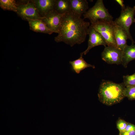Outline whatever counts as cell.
<instances>
[{
  "instance_id": "cell-22",
  "label": "cell",
  "mask_w": 135,
  "mask_h": 135,
  "mask_svg": "<svg viewBox=\"0 0 135 135\" xmlns=\"http://www.w3.org/2000/svg\"><path fill=\"white\" fill-rule=\"evenodd\" d=\"M120 135H135V130L124 131L120 132Z\"/></svg>"
},
{
  "instance_id": "cell-1",
  "label": "cell",
  "mask_w": 135,
  "mask_h": 135,
  "mask_svg": "<svg viewBox=\"0 0 135 135\" xmlns=\"http://www.w3.org/2000/svg\"><path fill=\"white\" fill-rule=\"evenodd\" d=\"M81 16L71 11L63 14L58 35L54 38L55 41L63 42L71 47L84 42L90 25Z\"/></svg>"
},
{
  "instance_id": "cell-16",
  "label": "cell",
  "mask_w": 135,
  "mask_h": 135,
  "mask_svg": "<svg viewBox=\"0 0 135 135\" xmlns=\"http://www.w3.org/2000/svg\"><path fill=\"white\" fill-rule=\"evenodd\" d=\"M54 10L59 14H64L71 11L70 0H56Z\"/></svg>"
},
{
  "instance_id": "cell-2",
  "label": "cell",
  "mask_w": 135,
  "mask_h": 135,
  "mask_svg": "<svg viewBox=\"0 0 135 135\" xmlns=\"http://www.w3.org/2000/svg\"><path fill=\"white\" fill-rule=\"evenodd\" d=\"M125 87L123 82L117 84L103 80L98 94L99 100L103 104L108 106L120 102L125 97L124 90Z\"/></svg>"
},
{
  "instance_id": "cell-21",
  "label": "cell",
  "mask_w": 135,
  "mask_h": 135,
  "mask_svg": "<svg viewBox=\"0 0 135 135\" xmlns=\"http://www.w3.org/2000/svg\"><path fill=\"white\" fill-rule=\"evenodd\" d=\"M133 130H135V125L128 122L124 132L129 131Z\"/></svg>"
},
{
  "instance_id": "cell-9",
  "label": "cell",
  "mask_w": 135,
  "mask_h": 135,
  "mask_svg": "<svg viewBox=\"0 0 135 135\" xmlns=\"http://www.w3.org/2000/svg\"><path fill=\"white\" fill-rule=\"evenodd\" d=\"M88 34L89 36L88 46L86 50L82 52L84 55H86L91 48L95 46L103 45L105 47L107 45L104 39L91 25L88 28Z\"/></svg>"
},
{
  "instance_id": "cell-3",
  "label": "cell",
  "mask_w": 135,
  "mask_h": 135,
  "mask_svg": "<svg viewBox=\"0 0 135 135\" xmlns=\"http://www.w3.org/2000/svg\"><path fill=\"white\" fill-rule=\"evenodd\" d=\"M84 19L88 18L91 24L100 21H113V17L105 7L102 0H98L94 6L83 14Z\"/></svg>"
},
{
  "instance_id": "cell-17",
  "label": "cell",
  "mask_w": 135,
  "mask_h": 135,
  "mask_svg": "<svg viewBox=\"0 0 135 135\" xmlns=\"http://www.w3.org/2000/svg\"><path fill=\"white\" fill-rule=\"evenodd\" d=\"M17 3L14 0H0V6L4 10L17 12Z\"/></svg>"
},
{
  "instance_id": "cell-18",
  "label": "cell",
  "mask_w": 135,
  "mask_h": 135,
  "mask_svg": "<svg viewBox=\"0 0 135 135\" xmlns=\"http://www.w3.org/2000/svg\"><path fill=\"white\" fill-rule=\"evenodd\" d=\"M124 94L125 97L129 100H135V86L125 87Z\"/></svg>"
},
{
  "instance_id": "cell-4",
  "label": "cell",
  "mask_w": 135,
  "mask_h": 135,
  "mask_svg": "<svg viewBox=\"0 0 135 135\" xmlns=\"http://www.w3.org/2000/svg\"><path fill=\"white\" fill-rule=\"evenodd\" d=\"M135 6L132 7L128 6L124 10H121L120 16L114 21L115 24L125 31L128 39L130 40L133 44L135 42L130 34V28L131 25L135 22Z\"/></svg>"
},
{
  "instance_id": "cell-5",
  "label": "cell",
  "mask_w": 135,
  "mask_h": 135,
  "mask_svg": "<svg viewBox=\"0 0 135 135\" xmlns=\"http://www.w3.org/2000/svg\"><path fill=\"white\" fill-rule=\"evenodd\" d=\"M114 21L108 22L100 21L91 25L104 39L108 46L116 47L114 39Z\"/></svg>"
},
{
  "instance_id": "cell-12",
  "label": "cell",
  "mask_w": 135,
  "mask_h": 135,
  "mask_svg": "<svg viewBox=\"0 0 135 135\" xmlns=\"http://www.w3.org/2000/svg\"><path fill=\"white\" fill-rule=\"evenodd\" d=\"M26 20L28 22L30 29L34 32L49 34L53 33L40 20H33L26 18Z\"/></svg>"
},
{
  "instance_id": "cell-8",
  "label": "cell",
  "mask_w": 135,
  "mask_h": 135,
  "mask_svg": "<svg viewBox=\"0 0 135 135\" xmlns=\"http://www.w3.org/2000/svg\"><path fill=\"white\" fill-rule=\"evenodd\" d=\"M63 14H58L53 10L44 16L41 17L42 20L47 27L53 32L58 33Z\"/></svg>"
},
{
  "instance_id": "cell-6",
  "label": "cell",
  "mask_w": 135,
  "mask_h": 135,
  "mask_svg": "<svg viewBox=\"0 0 135 135\" xmlns=\"http://www.w3.org/2000/svg\"><path fill=\"white\" fill-rule=\"evenodd\" d=\"M17 3L16 13L20 16L25 20L26 18L40 20L41 17L32 0Z\"/></svg>"
},
{
  "instance_id": "cell-15",
  "label": "cell",
  "mask_w": 135,
  "mask_h": 135,
  "mask_svg": "<svg viewBox=\"0 0 135 135\" xmlns=\"http://www.w3.org/2000/svg\"><path fill=\"white\" fill-rule=\"evenodd\" d=\"M83 54L82 52L81 53L80 58L75 60L69 62L72 66V70L76 74H79L82 70L88 68H95L94 65L88 63L84 60L82 57Z\"/></svg>"
},
{
  "instance_id": "cell-19",
  "label": "cell",
  "mask_w": 135,
  "mask_h": 135,
  "mask_svg": "<svg viewBox=\"0 0 135 135\" xmlns=\"http://www.w3.org/2000/svg\"><path fill=\"white\" fill-rule=\"evenodd\" d=\"M123 82L126 87L135 86V72L130 75L123 76Z\"/></svg>"
},
{
  "instance_id": "cell-7",
  "label": "cell",
  "mask_w": 135,
  "mask_h": 135,
  "mask_svg": "<svg viewBox=\"0 0 135 135\" xmlns=\"http://www.w3.org/2000/svg\"><path fill=\"white\" fill-rule=\"evenodd\" d=\"M101 57L108 64H120L122 62V51L116 47L106 46L102 53Z\"/></svg>"
},
{
  "instance_id": "cell-23",
  "label": "cell",
  "mask_w": 135,
  "mask_h": 135,
  "mask_svg": "<svg viewBox=\"0 0 135 135\" xmlns=\"http://www.w3.org/2000/svg\"><path fill=\"white\" fill-rule=\"evenodd\" d=\"M115 1L117 2L121 6L122 10H124L126 8L125 5L124 4V0H116Z\"/></svg>"
},
{
  "instance_id": "cell-20",
  "label": "cell",
  "mask_w": 135,
  "mask_h": 135,
  "mask_svg": "<svg viewBox=\"0 0 135 135\" xmlns=\"http://www.w3.org/2000/svg\"><path fill=\"white\" fill-rule=\"evenodd\" d=\"M128 123L122 119L120 118L118 120L116 123V126L120 132L124 131Z\"/></svg>"
},
{
  "instance_id": "cell-13",
  "label": "cell",
  "mask_w": 135,
  "mask_h": 135,
  "mask_svg": "<svg viewBox=\"0 0 135 135\" xmlns=\"http://www.w3.org/2000/svg\"><path fill=\"white\" fill-rule=\"evenodd\" d=\"M71 11L82 15L84 14L89 8L86 0H70Z\"/></svg>"
},
{
  "instance_id": "cell-10",
  "label": "cell",
  "mask_w": 135,
  "mask_h": 135,
  "mask_svg": "<svg viewBox=\"0 0 135 135\" xmlns=\"http://www.w3.org/2000/svg\"><path fill=\"white\" fill-rule=\"evenodd\" d=\"M56 0H32L41 17L54 10Z\"/></svg>"
},
{
  "instance_id": "cell-11",
  "label": "cell",
  "mask_w": 135,
  "mask_h": 135,
  "mask_svg": "<svg viewBox=\"0 0 135 135\" xmlns=\"http://www.w3.org/2000/svg\"><path fill=\"white\" fill-rule=\"evenodd\" d=\"M114 34L116 47L122 51L127 45L128 38L126 33L122 28L114 24Z\"/></svg>"
},
{
  "instance_id": "cell-14",
  "label": "cell",
  "mask_w": 135,
  "mask_h": 135,
  "mask_svg": "<svg viewBox=\"0 0 135 135\" xmlns=\"http://www.w3.org/2000/svg\"><path fill=\"white\" fill-rule=\"evenodd\" d=\"M135 60V44L132 43L130 46L127 45L122 51V65L126 68L129 62Z\"/></svg>"
}]
</instances>
